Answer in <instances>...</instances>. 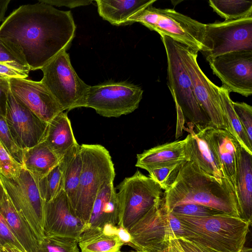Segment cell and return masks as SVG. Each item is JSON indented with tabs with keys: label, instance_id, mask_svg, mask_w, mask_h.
<instances>
[{
	"label": "cell",
	"instance_id": "5b68a950",
	"mask_svg": "<svg viewBox=\"0 0 252 252\" xmlns=\"http://www.w3.org/2000/svg\"><path fill=\"white\" fill-rule=\"evenodd\" d=\"M135 22H139L160 35L168 36L195 52L203 50L205 24L173 9L149 5L131 19V24Z\"/></svg>",
	"mask_w": 252,
	"mask_h": 252
},
{
	"label": "cell",
	"instance_id": "277c9868",
	"mask_svg": "<svg viewBox=\"0 0 252 252\" xmlns=\"http://www.w3.org/2000/svg\"><path fill=\"white\" fill-rule=\"evenodd\" d=\"M80 155L82 170L74 211L86 228L99 190L113 182L115 172L109 151L101 145L82 144Z\"/></svg>",
	"mask_w": 252,
	"mask_h": 252
},
{
	"label": "cell",
	"instance_id": "3957f363",
	"mask_svg": "<svg viewBox=\"0 0 252 252\" xmlns=\"http://www.w3.org/2000/svg\"><path fill=\"white\" fill-rule=\"evenodd\" d=\"M174 215L187 231L186 240L220 252H239L244 246L250 225L225 214L206 217Z\"/></svg>",
	"mask_w": 252,
	"mask_h": 252
},
{
	"label": "cell",
	"instance_id": "8fae6325",
	"mask_svg": "<svg viewBox=\"0 0 252 252\" xmlns=\"http://www.w3.org/2000/svg\"><path fill=\"white\" fill-rule=\"evenodd\" d=\"M6 193L19 214L30 224L39 243L44 236V202L37 184L24 167L19 176L8 179L0 174Z\"/></svg>",
	"mask_w": 252,
	"mask_h": 252
},
{
	"label": "cell",
	"instance_id": "d4e9b609",
	"mask_svg": "<svg viewBox=\"0 0 252 252\" xmlns=\"http://www.w3.org/2000/svg\"><path fill=\"white\" fill-rule=\"evenodd\" d=\"M211 139L224 176L234 188L237 150L240 144L228 131L213 127L211 129Z\"/></svg>",
	"mask_w": 252,
	"mask_h": 252
},
{
	"label": "cell",
	"instance_id": "60d3db41",
	"mask_svg": "<svg viewBox=\"0 0 252 252\" xmlns=\"http://www.w3.org/2000/svg\"><path fill=\"white\" fill-rule=\"evenodd\" d=\"M9 91V78L0 75V113L4 115Z\"/></svg>",
	"mask_w": 252,
	"mask_h": 252
},
{
	"label": "cell",
	"instance_id": "9a60e30c",
	"mask_svg": "<svg viewBox=\"0 0 252 252\" xmlns=\"http://www.w3.org/2000/svg\"><path fill=\"white\" fill-rule=\"evenodd\" d=\"M5 117L12 138L21 150L28 149L44 141L48 123L18 100L10 90Z\"/></svg>",
	"mask_w": 252,
	"mask_h": 252
},
{
	"label": "cell",
	"instance_id": "ac0fdd59",
	"mask_svg": "<svg viewBox=\"0 0 252 252\" xmlns=\"http://www.w3.org/2000/svg\"><path fill=\"white\" fill-rule=\"evenodd\" d=\"M185 129L189 132L186 148L189 160L194 163L207 173L222 181L226 178L213 147L211 132V126L195 127L191 123H187Z\"/></svg>",
	"mask_w": 252,
	"mask_h": 252
},
{
	"label": "cell",
	"instance_id": "4316f807",
	"mask_svg": "<svg viewBox=\"0 0 252 252\" xmlns=\"http://www.w3.org/2000/svg\"><path fill=\"white\" fill-rule=\"evenodd\" d=\"M59 163V159L44 141L24 150L22 165L36 183Z\"/></svg>",
	"mask_w": 252,
	"mask_h": 252
},
{
	"label": "cell",
	"instance_id": "8992f818",
	"mask_svg": "<svg viewBox=\"0 0 252 252\" xmlns=\"http://www.w3.org/2000/svg\"><path fill=\"white\" fill-rule=\"evenodd\" d=\"M167 63L168 85L173 100L180 107L184 118L195 127L211 126V122L198 103L192 81L182 59L178 42L160 35Z\"/></svg>",
	"mask_w": 252,
	"mask_h": 252
},
{
	"label": "cell",
	"instance_id": "816d5d0a",
	"mask_svg": "<svg viewBox=\"0 0 252 252\" xmlns=\"http://www.w3.org/2000/svg\"><path fill=\"white\" fill-rule=\"evenodd\" d=\"M171 252V247H170L168 249H165L164 250L161 251H153V252Z\"/></svg>",
	"mask_w": 252,
	"mask_h": 252
},
{
	"label": "cell",
	"instance_id": "7c38bea8",
	"mask_svg": "<svg viewBox=\"0 0 252 252\" xmlns=\"http://www.w3.org/2000/svg\"><path fill=\"white\" fill-rule=\"evenodd\" d=\"M183 62L192 81L195 97L215 128L228 131L219 87L211 82L199 67L197 53L178 42Z\"/></svg>",
	"mask_w": 252,
	"mask_h": 252
},
{
	"label": "cell",
	"instance_id": "603a6c76",
	"mask_svg": "<svg viewBox=\"0 0 252 252\" xmlns=\"http://www.w3.org/2000/svg\"><path fill=\"white\" fill-rule=\"evenodd\" d=\"M156 0H96L99 15L115 26L131 24V19Z\"/></svg>",
	"mask_w": 252,
	"mask_h": 252
},
{
	"label": "cell",
	"instance_id": "f5cc1de1",
	"mask_svg": "<svg viewBox=\"0 0 252 252\" xmlns=\"http://www.w3.org/2000/svg\"><path fill=\"white\" fill-rule=\"evenodd\" d=\"M142 252V251H127V252H122V251H120L119 252Z\"/></svg>",
	"mask_w": 252,
	"mask_h": 252
},
{
	"label": "cell",
	"instance_id": "7a4b0ae2",
	"mask_svg": "<svg viewBox=\"0 0 252 252\" xmlns=\"http://www.w3.org/2000/svg\"><path fill=\"white\" fill-rule=\"evenodd\" d=\"M187 203L205 205L239 217L236 195L231 183L227 178L219 180L191 161L183 165L174 182L164 190L161 199L166 213Z\"/></svg>",
	"mask_w": 252,
	"mask_h": 252
},
{
	"label": "cell",
	"instance_id": "cb8c5ba5",
	"mask_svg": "<svg viewBox=\"0 0 252 252\" xmlns=\"http://www.w3.org/2000/svg\"><path fill=\"white\" fill-rule=\"evenodd\" d=\"M44 141L60 160L78 145L66 113L62 112L48 124Z\"/></svg>",
	"mask_w": 252,
	"mask_h": 252
},
{
	"label": "cell",
	"instance_id": "4fadbf2b",
	"mask_svg": "<svg viewBox=\"0 0 252 252\" xmlns=\"http://www.w3.org/2000/svg\"><path fill=\"white\" fill-rule=\"evenodd\" d=\"M127 231L130 247L135 251H161L168 249L171 240L175 239L161 201L154 206Z\"/></svg>",
	"mask_w": 252,
	"mask_h": 252
},
{
	"label": "cell",
	"instance_id": "6da1fadb",
	"mask_svg": "<svg viewBox=\"0 0 252 252\" xmlns=\"http://www.w3.org/2000/svg\"><path fill=\"white\" fill-rule=\"evenodd\" d=\"M75 30L70 11L39 1L21 6L11 13L0 26V39L34 70L66 50Z\"/></svg>",
	"mask_w": 252,
	"mask_h": 252
},
{
	"label": "cell",
	"instance_id": "74e56055",
	"mask_svg": "<svg viewBox=\"0 0 252 252\" xmlns=\"http://www.w3.org/2000/svg\"><path fill=\"white\" fill-rule=\"evenodd\" d=\"M232 105L249 143L252 145V107L243 102L232 101Z\"/></svg>",
	"mask_w": 252,
	"mask_h": 252
},
{
	"label": "cell",
	"instance_id": "9c48e42d",
	"mask_svg": "<svg viewBox=\"0 0 252 252\" xmlns=\"http://www.w3.org/2000/svg\"><path fill=\"white\" fill-rule=\"evenodd\" d=\"M143 91L126 82L108 81L89 88L85 107L92 108L105 117L132 113L139 106Z\"/></svg>",
	"mask_w": 252,
	"mask_h": 252
},
{
	"label": "cell",
	"instance_id": "ffe728a7",
	"mask_svg": "<svg viewBox=\"0 0 252 252\" xmlns=\"http://www.w3.org/2000/svg\"><path fill=\"white\" fill-rule=\"evenodd\" d=\"M119 219L120 205L113 182L105 184L97 194L85 229L117 225Z\"/></svg>",
	"mask_w": 252,
	"mask_h": 252
},
{
	"label": "cell",
	"instance_id": "d6a6232c",
	"mask_svg": "<svg viewBox=\"0 0 252 252\" xmlns=\"http://www.w3.org/2000/svg\"><path fill=\"white\" fill-rule=\"evenodd\" d=\"M38 252H81L75 239L44 235L39 243Z\"/></svg>",
	"mask_w": 252,
	"mask_h": 252
},
{
	"label": "cell",
	"instance_id": "83f0119b",
	"mask_svg": "<svg viewBox=\"0 0 252 252\" xmlns=\"http://www.w3.org/2000/svg\"><path fill=\"white\" fill-rule=\"evenodd\" d=\"M60 163L63 170V190L74 210L82 170L80 145L78 144L68 151Z\"/></svg>",
	"mask_w": 252,
	"mask_h": 252
},
{
	"label": "cell",
	"instance_id": "f546056e",
	"mask_svg": "<svg viewBox=\"0 0 252 252\" xmlns=\"http://www.w3.org/2000/svg\"><path fill=\"white\" fill-rule=\"evenodd\" d=\"M209 5L224 21L252 16V2L240 0H210Z\"/></svg>",
	"mask_w": 252,
	"mask_h": 252
},
{
	"label": "cell",
	"instance_id": "e575fe53",
	"mask_svg": "<svg viewBox=\"0 0 252 252\" xmlns=\"http://www.w3.org/2000/svg\"><path fill=\"white\" fill-rule=\"evenodd\" d=\"M0 141L8 153L18 162L23 164L24 151L14 142L7 125L5 115L0 113Z\"/></svg>",
	"mask_w": 252,
	"mask_h": 252
},
{
	"label": "cell",
	"instance_id": "d590c367",
	"mask_svg": "<svg viewBox=\"0 0 252 252\" xmlns=\"http://www.w3.org/2000/svg\"><path fill=\"white\" fill-rule=\"evenodd\" d=\"M22 164L16 161L0 141V174L8 179L18 177L23 168Z\"/></svg>",
	"mask_w": 252,
	"mask_h": 252
},
{
	"label": "cell",
	"instance_id": "db71d44e",
	"mask_svg": "<svg viewBox=\"0 0 252 252\" xmlns=\"http://www.w3.org/2000/svg\"><path fill=\"white\" fill-rule=\"evenodd\" d=\"M0 252H3V251L2 250L0 247Z\"/></svg>",
	"mask_w": 252,
	"mask_h": 252
},
{
	"label": "cell",
	"instance_id": "e0dca14e",
	"mask_svg": "<svg viewBox=\"0 0 252 252\" xmlns=\"http://www.w3.org/2000/svg\"><path fill=\"white\" fill-rule=\"evenodd\" d=\"M9 85L14 96L43 121L48 124L57 115L63 112L41 81L10 78Z\"/></svg>",
	"mask_w": 252,
	"mask_h": 252
},
{
	"label": "cell",
	"instance_id": "f6af8a7d",
	"mask_svg": "<svg viewBox=\"0 0 252 252\" xmlns=\"http://www.w3.org/2000/svg\"><path fill=\"white\" fill-rule=\"evenodd\" d=\"M10 1V0H0V22L4 20L5 12Z\"/></svg>",
	"mask_w": 252,
	"mask_h": 252
},
{
	"label": "cell",
	"instance_id": "5bb4252c",
	"mask_svg": "<svg viewBox=\"0 0 252 252\" xmlns=\"http://www.w3.org/2000/svg\"><path fill=\"white\" fill-rule=\"evenodd\" d=\"M213 73L228 92L248 97L252 94V51H237L208 61Z\"/></svg>",
	"mask_w": 252,
	"mask_h": 252
},
{
	"label": "cell",
	"instance_id": "484cf974",
	"mask_svg": "<svg viewBox=\"0 0 252 252\" xmlns=\"http://www.w3.org/2000/svg\"><path fill=\"white\" fill-rule=\"evenodd\" d=\"M0 212L26 252H38L39 241L30 224L15 209L6 193L0 202Z\"/></svg>",
	"mask_w": 252,
	"mask_h": 252
},
{
	"label": "cell",
	"instance_id": "8d00e7d4",
	"mask_svg": "<svg viewBox=\"0 0 252 252\" xmlns=\"http://www.w3.org/2000/svg\"><path fill=\"white\" fill-rule=\"evenodd\" d=\"M0 63L29 73L30 67L25 61L5 42L0 39Z\"/></svg>",
	"mask_w": 252,
	"mask_h": 252
},
{
	"label": "cell",
	"instance_id": "bcb514c9",
	"mask_svg": "<svg viewBox=\"0 0 252 252\" xmlns=\"http://www.w3.org/2000/svg\"><path fill=\"white\" fill-rule=\"evenodd\" d=\"M0 247L3 252H25L10 244H6Z\"/></svg>",
	"mask_w": 252,
	"mask_h": 252
},
{
	"label": "cell",
	"instance_id": "836d02e7",
	"mask_svg": "<svg viewBox=\"0 0 252 252\" xmlns=\"http://www.w3.org/2000/svg\"><path fill=\"white\" fill-rule=\"evenodd\" d=\"M168 213L194 217H206L224 214L214 208L195 203H187L175 206Z\"/></svg>",
	"mask_w": 252,
	"mask_h": 252
},
{
	"label": "cell",
	"instance_id": "b9f144b4",
	"mask_svg": "<svg viewBox=\"0 0 252 252\" xmlns=\"http://www.w3.org/2000/svg\"><path fill=\"white\" fill-rule=\"evenodd\" d=\"M0 75L9 79H26L29 76V73L21 71L7 64L0 63Z\"/></svg>",
	"mask_w": 252,
	"mask_h": 252
},
{
	"label": "cell",
	"instance_id": "7dc6e473",
	"mask_svg": "<svg viewBox=\"0 0 252 252\" xmlns=\"http://www.w3.org/2000/svg\"><path fill=\"white\" fill-rule=\"evenodd\" d=\"M171 252H183L177 239H173L170 241Z\"/></svg>",
	"mask_w": 252,
	"mask_h": 252
},
{
	"label": "cell",
	"instance_id": "1f68e13d",
	"mask_svg": "<svg viewBox=\"0 0 252 252\" xmlns=\"http://www.w3.org/2000/svg\"><path fill=\"white\" fill-rule=\"evenodd\" d=\"M186 162L160 165L147 171L149 177L157 183L162 190H166L174 182L180 170Z\"/></svg>",
	"mask_w": 252,
	"mask_h": 252
},
{
	"label": "cell",
	"instance_id": "7402d4cb",
	"mask_svg": "<svg viewBox=\"0 0 252 252\" xmlns=\"http://www.w3.org/2000/svg\"><path fill=\"white\" fill-rule=\"evenodd\" d=\"M121 227L107 224L85 229L78 245L81 252H118L124 244L120 236Z\"/></svg>",
	"mask_w": 252,
	"mask_h": 252
},
{
	"label": "cell",
	"instance_id": "7bdbcfd3",
	"mask_svg": "<svg viewBox=\"0 0 252 252\" xmlns=\"http://www.w3.org/2000/svg\"><path fill=\"white\" fill-rule=\"evenodd\" d=\"M50 5H56L58 6H65L69 8H74L80 6H84L90 4L92 0H39Z\"/></svg>",
	"mask_w": 252,
	"mask_h": 252
},
{
	"label": "cell",
	"instance_id": "52a82bcc",
	"mask_svg": "<svg viewBox=\"0 0 252 252\" xmlns=\"http://www.w3.org/2000/svg\"><path fill=\"white\" fill-rule=\"evenodd\" d=\"M41 69L43 74L41 82L63 111L85 106L90 86L78 76L66 50L60 52Z\"/></svg>",
	"mask_w": 252,
	"mask_h": 252
},
{
	"label": "cell",
	"instance_id": "2e32d148",
	"mask_svg": "<svg viewBox=\"0 0 252 252\" xmlns=\"http://www.w3.org/2000/svg\"><path fill=\"white\" fill-rule=\"evenodd\" d=\"M85 229L62 189L53 199L44 202L45 235L68 238L78 241Z\"/></svg>",
	"mask_w": 252,
	"mask_h": 252
},
{
	"label": "cell",
	"instance_id": "d6986e66",
	"mask_svg": "<svg viewBox=\"0 0 252 252\" xmlns=\"http://www.w3.org/2000/svg\"><path fill=\"white\" fill-rule=\"evenodd\" d=\"M234 189L239 218L251 224L252 219V154L237 148Z\"/></svg>",
	"mask_w": 252,
	"mask_h": 252
},
{
	"label": "cell",
	"instance_id": "4dcf8cb0",
	"mask_svg": "<svg viewBox=\"0 0 252 252\" xmlns=\"http://www.w3.org/2000/svg\"><path fill=\"white\" fill-rule=\"evenodd\" d=\"M39 194L44 202L55 198L63 189V176L59 163L36 183Z\"/></svg>",
	"mask_w": 252,
	"mask_h": 252
},
{
	"label": "cell",
	"instance_id": "ab89813d",
	"mask_svg": "<svg viewBox=\"0 0 252 252\" xmlns=\"http://www.w3.org/2000/svg\"><path fill=\"white\" fill-rule=\"evenodd\" d=\"M169 227L176 239H186L187 231L181 221L173 214L167 213Z\"/></svg>",
	"mask_w": 252,
	"mask_h": 252
},
{
	"label": "cell",
	"instance_id": "c3c4849f",
	"mask_svg": "<svg viewBox=\"0 0 252 252\" xmlns=\"http://www.w3.org/2000/svg\"><path fill=\"white\" fill-rule=\"evenodd\" d=\"M201 252H220L209 248H207L197 243H194Z\"/></svg>",
	"mask_w": 252,
	"mask_h": 252
},
{
	"label": "cell",
	"instance_id": "681fc988",
	"mask_svg": "<svg viewBox=\"0 0 252 252\" xmlns=\"http://www.w3.org/2000/svg\"><path fill=\"white\" fill-rule=\"evenodd\" d=\"M6 191L3 184L2 183L1 178H0V202L2 199Z\"/></svg>",
	"mask_w": 252,
	"mask_h": 252
},
{
	"label": "cell",
	"instance_id": "44dd1931",
	"mask_svg": "<svg viewBox=\"0 0 252 252\" xmlns=\"http://www.w3.org/2000/svg\"><path fill=\"white\" fill-rule=\"evenodd\" d=\"M186 137L181 140L159 145L136 156V167L147 171L160 165L186 162L189 160Z\"/></svg>",
	"mask_w": 252,
	"mask_h": 252
},
{
	"label": "cell",
	"instance_id": "ee69618b",
	"mask_svg": "<svg viewBox=\"0 0 252 252\" xmlns=\"http://www.w3.org/2000/svg\"><path fill=\"white\" fill-rule=\"evenodd\" d=\"M177 240L184 252H201L194 243L183 238Z\"/></svg>",
	"mask_w": 252,
	"mask_h": 252
},
{
	"label": "cell",
	"instance_id": "ba28073f",
	"mask_svg": "<svg viewBox=\"0 0 252 252\" xmlns=\"http://www.w3.org/2000/svg\"><path fill=\"white\" fill-rule=\"evenodd\" d=\"M120 205L117 225L128 230L156 204L163 194L160 186L139 170L125 178L116 188Z\"/></svg>",
	"mask_w": 252,
	"mask_h": 252
},
{
	"label": "cell",
	"instance_id": "f907efd6",
	"mask_svg": "<svg viewBox=\"0 0 252 252\" xmlns=\"http://www.w3.org/2000/svg\"><path fill=\"white\" fill-rule=\"evenodd\" d=\"M239 252H252V249L251 248L246 247L244 246Z\"/></svg>",
	"mask_w": 252,
	"mask_h": 252
},
{
	"label": "cell",
	"instance_id": "f35d334b",
	"mask_svg": "<svg viewBox=\"0 0 252 252\" xmlns=\"http://www.w3.org/2000/svg\"><path fill=\"white\" fill-rule=\"evenodd\" d=\"M6 244L13 245L18 249L26 252L24 249L13 234L5 219L0 212V247H3Z\"/></svg>",
	"mask_w": 252,
	"mask_h": 252
},
{
	"label": "cell",
	"instance_id": "f1b7e54d",
	"mask_svg": "<svg viewBox=\"0 0 252 252\" xmlns=\"http://www.w3.org/2000/svg\"><path fill=\"white\" fill-rule=\"evenodd\" d=\"M219 90L228 126V131L237 139L242 148L252 154V145L250 144L245 131L234 111L229 92L223 86L219 87Z\"/></svg>",
	"mask_w": 252,
	"mask_h": 252
},
{
	"label": "cell",
	"instance_id": "30bf717a",
	"mask_svg": "<svg viewBox=\"0 0 252 252\" xmlns=\"http://www.w3.org/2000/svg\"><path fill=\"white\" fill-rule=\"evenodd\" d=\"M202 52L206 60L237 51H252V16L205 24Z\"/></svg>",
	"mask_w": 252,
	"mask_h": 252
}]
</instances>
